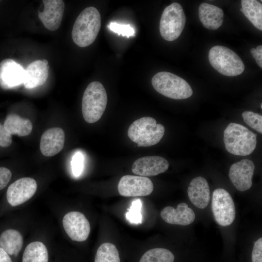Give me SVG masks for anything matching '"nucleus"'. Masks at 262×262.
<instances>
[{"label":"nucleus","instance_id":"nucleus-19","mask_svg":"<svg viewBox=\"0 0 262 262\" xmlns=\"http://www.w3.org/2000/svg\"><path fill=\"white\" fill-rule=\"evenodd\" d=\"M190 201L196 207L203 209L209 204L210 192L209 184L202 177H197L190 182L187 189Z\"/></svg>","mask_w":262,"mask_h":262},{"label":"nucleus","instance_id":"nucleus-1","mask_svg":"<svg viewBox=\"0 0 262 262\" xmlns=\"http://www.w3.org/2000/svg\"><path fill=\"white\" fill-rule=\"evenodd\" d=\"M101 27L100 15L97 9L90 6L82 11L73 25L71 34L73 42L83 48L91 45Z\"/></svg>","mask_w":262,"mask_h":262},{"label":"nucleus","instance_id":"nucleus-26","mask_svg":"<svg viewBox=\"0 0 262 262\" xmlns=\"http://www.w3.org/2000/svg\"><path fill=\"white\" fill-rule=\"evenodd\" d=\"M118 251L116 246L110 243H104L98 248L95 262H120Z\"/></svg>","mask_w":262,"mask_h":262},{"label":"nucleus","instance_id":"nucleus-27","mask_svg":"<svg viewBox=\"0 0 262 262\" xmlns=\"http://www.w3.org/2000/svg\"><path fill=\"white\" fill-rule=\"evenodd\" d=\"M142 203L140 199L133 200L126 213L127 219L131 224H139L142 222L141 208Z\"/></svg>","mask_w":262,"mask_h":262},{"label":"nucleus","instance_id":"nucleus-16","mask_svg":"<svg viewBox=\"0 0 262 262\" xmlns=\"http://www.w3.org/2000/svg\"><path fill=\"white\" fill-rule=\"evenodd\" d=\"M49 74V62L46 59L35 60L25 69L23 85L32 89L44 84Z\"/></svg>","mask_w":262,"mask_h":262},{"label":"nucleus","instance_id":"nucleus-24","mask_svg":"<svg viewBox=\"0 0 262 262\" xmlns=\"http://www.w3.org/2000/svg\"><path fill=\"white\" fill-rule=\"evenodd\" d=\"M47 248L42 242L35 241L27 245L22 257V262H48Z\"/></svg>","mask_w":262,"mask_h":262},{"label":"nucleus","instance_id":"nucleus-29","mask_svg":"<svg viewBox=\"0 0 262 262\" xmlns=\"http://www.w3.org/2000/svg\"><path fill=\"white\" fill-rule=\"evenodd\" d=\"M109 29L118 35L126 36L128 38L134 36L135 31L130 24H120L116 22H111L108 26Z\"/></svg>","mask_w":262,"mask_h":262},{"label":"nucleus","instance_id":"nucleus-5","mask_svg":"<svg viewBox=\"0 0 262 262\" xmlns=\"http://www.w3.org/2000/svg\"><path fill=\"white\" fill-rule=\"evenodd\" d=\"M151 83L156 91L172 99H185L193 94V90L189 84L183 79L171 72H158L152 77Z\"/></svg>","mask_w":262,"mask_h":262},{"label":"nucleus","instance_id":"nucleus-31","mask_svg":"<svg viewBox=\"0 0 262 262\" xmlns=\"http://www.w3.org/2000/svg\"><path fill=\"white\" fill-rule=\"evenodd\" d=\"M252 262H262V238L257 240L253 246Z\"/></svg>","mask_w":262,"mask_h":262},{"label":"nucleus","instance_id":"nucleus-12","mask_svg":"<svg viewBox=\"0 0 262 262\" xmlns=\"http://www.w3.org/2000/svg\"><path fill=\"white\" fill-rule=\"evenodd\" d=\"M254 169L253 162L246 159L231 165L229 177L237 190L243 192L250 188Z\"/></svg>","mask_w":262,"mask_h":262},{"label":"nucleus","instance_id":"nucleus-28","mask_svg":"<svg viewBox=\"0 0 262 262\" xmlns=\"http://www.w3.org/2000/svg\"><path fill=\"white\" fill-rule=\"evenodd\" d=\"M242 117L245 123L259 133H262V116L251 111H245Z\"/></svg>","mask_w":262,"mask_h":262},{"label":"nucleus","instance_id":"nucleus-20","mask_svg":"<svg viewBox=\"0 0 262 262\" xmlns=\"http://www.w3.org/2000/svg\"><path fill=\"white\" fill-rule=\"evenodd\" d=\"M198 16L205 28L216 30L223 23L224 12L222 9L216 6L203 2L199 6Z\"/></svg>","mask_w":262,"mask_h":262},{"label":"nucleus","instance_id":"nucleus-8","mask_svg":"<svg viewBox=\"0 0 262 262\" xmlns=\"http://www.w3.org/2000/svg\"><path fill=\"white\" fill-rule=\"evenodd\" d=\"M212 208L216 223L226 227L231 225L236 216V209L233 199L226 190L216 189L213 193Z\"/></svg>","mask_w":262,"mask_h":262},{"label":"nucleus","instance_id":"nucleus-14","mask_svg":"<svg viewBox=\"0 0 262 262\" xmlns=\"http://www.w3.org/2000/svg\"><path fill=\"white\" fill-rule=\"evenodd\" d=\"M169 167L168 162L158 156H146L137 159L131 167L132 172L140 176H154L165 172Z\"/></svg>","mask_w":262,"mask_h":262},{"label":"nucleus","instance_id":"nucleus-7","mask_svg":"<svg viewBox=\"0 0 262 262\" xmlns=\"http://www.w3.org/2000/svg\"><path fill=\"white\" fill-rule=\"evenodd\" d=\"M186 22V17L182 6L173 2L164 10L160 21L159 30L164 40L172 41L181 33Z\"/></svg>","mask_w":262,"mask_h":262},{"label":"nucleus","instance_id":"nucleus-32","mask_svg":"<svg viewBox=\"0 0 262 262\" xmlns=\"http://www.w3.org/2000/svg\"><path fill=\"white\" fill-rule=\"evenodd\" d=\"M12 142V135L5 129L3 125L0 123V147H8Z\"/></svg>","mask_w":262,"mask_h":262},{"label":"nucleus","instance_id":"nucleus-9","mask_svg":"<svg viewBox=\"0 0 262 262\" xmlns=\"http://www.w3.org/2000/svg\"><path fill=\"white\" fill-rule=\"evenodd\" d=\"M118 191L124 196H144L152 192L154 185L147 177L127 175L123 176L118 184Z\"/></svg>","mask_w":262,"mask_h":262},{"label":"nucleus","instance_id":"nucleus-34","mask_svg":"<svg viewBox=\"0 0 262 262\" xmlns=\"http://www.w3.org/2000/svg\"><path fill=\"white\" fill-rule=\"evenodd\" d=\"M250 52L260 67H262V46H258L256 49L252 48Z\"/></svg>","mask_w":262,"mask_h":262},{"label":"nucleus","instance_id":"nucleus-18","mask_svg":"<svg viewBox=\"0 0 262 262\" xmlns=\"http://www.w3.org/2000/svg\"><path fill=\"white\" fill-rule=\"evenodd\" d=\"M162 218L172 225L187 226L192 223L195 219L194 212L184 202L178 204L176 209L166 206L161 212Z\"/></svg>","mask_w":262,"mask_h":262},{"label":"nucleus","instance_id":"nucleus-6","mask_svg":"<svg viewBox=\"0 0 262 262\" xmlns=\"http://www.w3.org/2000/svg\"><path fill=\"white\" fill-rule=\"evenodd\" d=\"M209 60L212 66L225 76H238L245 70L244 64L240 57L224 46L217 45L212 47L209 52Z\"/></svg>","mask_w":262,"mask_h":262},{"label":"nucleus","instance_id":"nucleus-30","mask_svg":"<svg viewBox=\"0 0 262 262\" xmlns=\"http://www.w3.org/2000/svg\"><path fill=\"white\" fill-rule=\"evenodd\" d=\"M84 158L80 152L75 153L71 161V167L73 174L75 177H79L81 174L83 168Z\"/></svg>","mask_w":262,"mask_h":262},{"label":"nucleus","instance_id":"nucleus-17","mask_svg":"<svg viewBox=\"0 0 262 262\" xmlns=\"http://www.w3.org/2000/svg\"><path fill=\"white\" fill-rule=\"evenodd\" d=\"M65 132L59 127L50 128L42 135L40 149L45 156L51 157L58 153L64 147Z\"/></svg>","mask_w":262,"mask_h":262},{"label":"nucleus","instance_id":"nucleus-35","mask_svg":"<svg viewBox=\"0 0 262 262\" xmlns=\"http://www.w3.org/2000/svg\"><path fill=\"white\" fill-rule=\"evenodd\" d=\"M0 262H12L9 255L0 247Z\"/></svg>","mask_w":262,"mask_h":262},{"label":"nucleus","instance_id":"nucleus-25","mask_svg":"<svg viewBox=\"0 0 262 262\" xmlns=\"http://www.w3.org/2000/svg\"><path fill=\"white\" fill-rule=\"evenodd\" d=\"M175 257L172 252L164 248H154L146 252L139 262H174Z\"/></svg>","mask_w":262,"mask_h":262},{"label":"nucleus","instance_id":"nucleus-21","mask_svg":"<svg viewBox=\"0 0 262 262\" xmlns=\"http://www.w3.org/2000/svg\"><path fill=\"white\" fill-rule=\"evenodd\" d=\"M3 126L11 135L25 136L30 134L33 129L31 121L16 114H10L5 119Z\"/></svg>","mask_w":262,"mask_h":262},{"label":"nucleus","instance_id":"nucleus-4","mask_svg":"<svg viewBox=\"0 0 262 262\" xmlns=\"http://www.w3.org/2000/svg\"><path fill=\"white\" fill-rule=\"evenodd\" d=\"M164 127L157 124L156 120L149 116L135 120L129 127L128 135L138 147H149L158 143L164 133Z\"/></svg>","mask_w":262,"mask_h":262},{"label":"nucleus","instance_id":"nucleus-15","mask_svg":"<svg viewBox=\"0 0 262 262\" xmlns=\"http://www.w3.org/2000/svg\"><path fill=\"white\" fill-rule=\"evenodd\" d=\"M44 9L38 11L39 18L44 26L50 31L57 30L63 19L65 3L62 0H43Z\"/></svg>","mask_w":262,"mask_h":262},{"label":"nucleus","instance_id":"nucleus-36","mask_svg":"<svg viewBox=\"0 0 262 262\" xmlns=\"http://www.w3.org/2000/svg\"><path fill=\"white\" fill-rule=\"evenodd\" d=\"M261 109L262 108V103L261 104Z\"/></svg>","mask_w":262,"mask_h":262},{"label":"nucleus","instance_id":"nucleus-23","mask_svg":"<svg viewBox=\"0 0 262 262\" xmlns=\"http://www.w3.org/2000/svg\"><path fill=\"white\" fill-rule=\"evenodd\" d=\"M241 11L259 30H262V4L256 0H242Z\"/></svg>","mask_w":262,"mask_h":262},{"label":"nucleus","instance_id":"nucleus-22","mask_svg":"<svg viewBox=\"0 0 262 262\" xmlns=\"http://www.w3.org/2000/svg\"><path fill=\"white\" fill-rule=\"evenodd\" d=\"M23 242L21 234L15 229H7L0 236V246L10 255H17L22 248Z\"/></svg>","mask_w":262,"mask_h":262},{"label":"nucleus","instance_id":"nucleus-33","mask_svg":"<svg viewBox=\"0 0 262 262\" xmlns=\"http://www.w3.org/2000/svg\"><path fill=\"white\" fill-rule=\"evenodd\" d=\"M12 177L11 171L4 167H0V190L4 188Z\"/></svg>","mask_w":262,"mask_h":262},{"label":"nucleus","instance_id":"nucleus-10","mask_svg":"<svg viewBox=\"0 0 262 262\" xmlns=\"http://www.w3.org/2000/svg\"><path fill=\"white\" fill-rule=\"evenodd\" d=\"M63 225L65 231L73 241L82 242L88 237L90 225L85 215L79 212H70L63 218Z\"/></svg>","mask_w":262,"mask_h":262},{"label":"nucleus","instance_id":"nucleus-2","mask_svg":"<svg viewBox=\"0 0 262 262\" xmlns=\"http://www.w3.org/2000/svg\"><path fill=\"white\" fill-rule=\"evenodd\" d=\"M224 142L226 150L239 156H246L255 150L257 135L246 127L230 123L224 131Z\"/></svg>","mask_w":262,"mask_h":262},{"label":"nucleus","instance_id":"nucleus-3","mask_svg":"<svg viewBox=\"0 0 262 262\" xmlns=\"http://www.w3.org/2000/svg\"><path fill=\"white\" fill-rule=\"evenodd\" d=\"M107 95L100 82L90 83L85 89L82 99V113L89 123L98 121L102 116L107 104Z\"/></svg>","mask_w":262,"mask_h":262},{"label":"nucleus","instance_id":"nucleus-13","mask_svg":"<svg viewBox=\"0 0 262 262\" xmlns=\"http://www.w3.org/2000/svg\"><path fill=\"white\" fill-rule=\"evenodd\" d=\"M25 69L12 59L0 62V86L3 89L17 87L23 84Z\"/></svg>","mask_w":262,"mask_h":262},{"label":"nucleus","instance_id":"nucleus-11","mask_svg":"<svg viewBox=\"0 0 262 262\" xmlns=\"http://www.w3.org/2000/svg\"><path fill=\"white\" fill-rule=\"evenodd\" d=\"M37 187L34 179L29 177L20 178L8 187L6 192L7 200L13 207L22 204L34 195Z\"/></svg>","mask_w":262,"mask_h":262}]
</instances>
